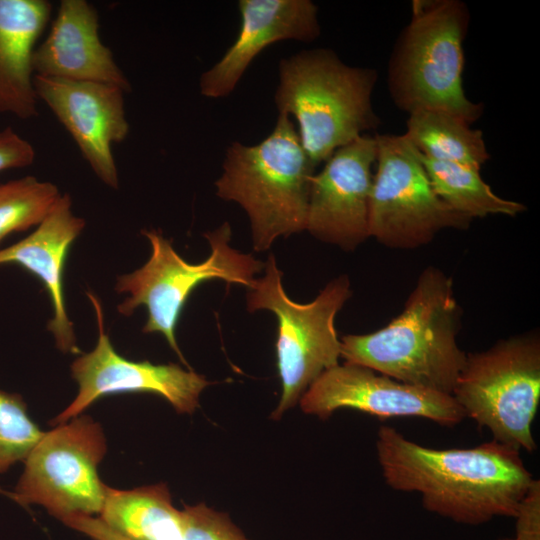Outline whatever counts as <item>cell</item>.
<instances>
[{
  "label": "cell",
  "mask_w": 540,
  "mask_h": 540,
  "mask_svg": "<svg viewBox=\"0 0 540 540\" xmlns=\"http://www.w3.org/2000/svg\"><path fill=\"white\" fill-rule=\"evenodd\" d=\"M50 15L47 0H0V113L38 115L31 58Z\"/></svg>",
  "instance_id": "ac0fdd59"
},
{
  "label": "cell",
  "mask_w": 540,
  "mask_h": 540,
  "mask_svg": "<svg viewBox=\"0 0 540 540\" xmlns=\"http://www.w3.org/2000/svg\"><path fill=\"white\" fill-rule=\"evenodd\" d=\"M470 14L459 0H414L409 24L401 32L388 68L395 105L407 113L440 110L472 124L483 105L465 94L463 42Z\"/></svg>",
  "instance_id": "5b68a950"
},
{
  "label": "cell",
  "mask_w": 540,
  "mask_h": 540,
  "mask_svg": "<svg viewBox=\"0 0 540 540\" xmlns=\"http://www.w3.org/2000/svg\"><path fill=\"white\" fill-rule=\"evenodd\" d=\"M301 410L321 419L339 409L380 417H420L454 426L466 416L454 397L409 385L370 368L344 362L324 371L300 398Z\"/></svg>",
  "instance_id": "7c38bea8"
},
{
  "label": "cell",
  "mask_w": 540,
  "mask_h": 540,
  "mask_svg": "<svg viewBox=\"0 0 540 540\" xmlns=\"http://www.w3.org/2000/svg\"><path fill=\"white\" fill-rule=\"evenodd\" d=\"M376 450L390 488L419 493L427 511L461 524L513 518L534 479L520 451L494 440L473 448L433 449L383 425Z\"/></svg>",
  "instance_id": "6da1fadb"
},
{
  "label": "cell",
  "mask_w": 540,
  "mask_h": 540,
  "mask_svg": "<svg viewBox=\"0 0 540 540\" xmlns=\"http://www.w3.org/2000/svg\"><path fill=\"white\" fill-rule=\"evenodd\" d=\"M107 452L101 425L79 415L44 432L25 459L11 497L20 505L37 504L62 519L100 514L108 486L98 475Z\"/></svg>",
  "instance_id": "30bf717a"
},
{
  "label": "cell",
  "mask_w": 540,
  "mask_h": 540,
  "mask_svg": "<svg viewBox=\"0 0 540 540\" xmlns=\"http://www.w3.org/2000/svg\"><path fill=\"white\" fill-rule=\"evenodd\" d=\"M498 540H515L514 538H502V539H498Z\"/></svg>",
  "instance_id": "83f0119b"
},
{
  "label": "cell",
  "mask_w": 540,
  "mask_h": 540,
  "mask_svg": "<svg viewBox=\"0 0 540 540\" xmlns=\"http://www.w3.org/2000/svg\"><path fill=\"white\" fill-rule=\"evenodd\" d=\"M69 194H61L46 218L26 238L0 250V265L17 264L44 285L52 306L47 329L63 353H79L73 323L64 299L63 271L74 240L85 227V220L72 212Z\"/></svg>",
  "instance_id": "e0dca14e"
},
{
  "label": "cell",
  "mask_w": 540,
  "mask_h": 540,
  "mask_svg": "<svg viewBox=\"0 0 540 540\" xmlns=\"http://www.w3.org/2000/svg\"><path fill=\"white\" fill-rule=\"evenodd\" d=\"M141 233L151 244V255L141 268L117 278L115 291L128 294L117 311L128 317L139 306H145L147 321L142 332L162 334L188 366L176 340V326L192 291L212 279L248 288L264 270L265 262L230 245L232 229L228 222L205 233L211 252L207 259L195 264L185 261L160 230Z\"/></svg>",
  "instance_id": "8992f818"
},
{
  "label": "cell",
  "mask_w": 540,
  "mask_h": 540,
  "mask_svg": "<svg viewBox=\"0 0 540 540\" xmlns=\"http://www.w3.org/2000/svg\"><path fill=\"white\" fill-rule=\"evenodd\" d=\"M462 309L442 270L419 275L402 312L383 328L341 338L345 362L397 381L452 395L467 354L458 346Z\"/></svg>",
  "instance_id": "7a4b0ae2"
},
{
  "label": "cell",
  "mask_w": 540,
  "mask_h": 540,
  "mask_svg": "<svg viewBox=\"0 0 540 540\" xmlns=\"http://www.w3.org/2000/svg\"><path fill=\"white\" fill-rule=\"evenodd\" d=\"M35 157L32 144L12 127L0 130V172L30 166Z\"/></svg>",
  "instance_id": "484cf974"
},
{
  "label": "cell",
  "mask_w": 540,
  "mask_h": 540,
  "mask_svg": "<svg viewBox=\"0 0 540 540\" xmlns=\"http://www.w3.org/2000/svg\"><path fill=\"white\" fill-rule=\"evenodd\" d=\"M404 134L427 158L481 169L490 155L481 130L451 113L417 110L409 114Z\"/></svg>",
  "instance_id": "ffe728a7"
},
{
  "label": "cell",
  "mask_w": 540,
  "mask_h": 540,
  "mask_svg": "<svg viewBox=\"0 0 540 540\" xmlns=\"http://www.w3.org/2000/svg\"><path fill=\"white\" fill-rule=\"evenodd\" d=\"M452 396L493 440L532 452V423L540 400V340L536 333L498 341L467 354Z\"/></svg>",
  "instance_id": "ba28073f"
},
{
  "label": "cell",
  "mask_w": 540,
  "mask_h": 540,
  "mask_svg": "<svg viewBox=\"0 0 540 540\" xmlns=\"http://www.w3.org/2000/svg\"><path fill=\"white\" fill-rule=\"evenodd\" d=\"M351 294L348 277L339 276L313 301L291 300L273 254L268 255L263 277L247 288V309L269 310L277 319L276 358L282 394L273 419H280L324 371L339 364L341 342L335 318Z\"/></svg>",
  "instance_id": "52a82bcc"
},
{
  "label": "cell",
  "mask_w": 540,
  "mask_h": 540,
  "mask_svg": "<svg viewBox=\"0 0 540 540\" xmlns=\"http://www.w3.org/2000/svg\"><path fill=\"white\" fill-rule=\"evenodd\" d=\"M420 157L435 193L458 213L473 220L488 215L514 217L526 210L522 203L496 195L480 169Z\"/></svg>",
  "instance_id": "44dd1931"
},
{
  "label": "cell",
  "mask_w": 540,
  "mask_h": 540,
  "mask_svg": "<svg viewBox=\"0 0 540 540\" xmlns=\"http://www.w3.org/2000/svg\"><path fill=\"white\" fill-rule=\"evenodd\" d=\"M81 532L92 540H130L112 530L97 517L85 519L81 525Z\"/></svg>",
  "instance_id": "4316f807"
},
{
  "label": "cell",
  "mask_w": 540,
  "mask_h": 540,
  "mask_svg": "<svg viewBox=\"0 0 540 540\" xmlns=\"http://www.w3.org/2000/svg\"><path fill=\"white\" fill-rule=\"evenodd\" d=\"M369 202V237L395 249L426 245L443 229L472 221L433 190L419 151L402 135L378 134Z\"/></svg>",
  "instance_id": "9c48e42d"
},
{
  "label": "cell",
  "mask_w": 540,
  "mask_h": 540,
  "mask_svg": "<svg viewBox=\"0 0 540 540\" xmlns=\"http://www.w3.org/2000/svg\"><path fill=\"white\" fill-rule=\"evenodd\" d=\"M33 83L38 99L70 133L96 176L117 189L118 171L111 148L129 133L125 91L107 83L38 75H34Z\"/></svg>",
  "instance_id": "5bb4252c"
},
{
  "label": "cell",
  "mask_w": 540,
  "mask_h": 540,
  "mask_svg": "<svg viewBox=\"0 0 540 540\" xmlns=\"http://www.w3.org/2000/svg\"><path fill=\"white\" fill-rule=\"evenodd\" d=\"M375 136L362 135L338 148L311 178L306 230L351 251L369 238Z\"/></svg>",
  "instance_id": "4fadbf2b"
},
{
  "label": "cell",
  "mask_w": 540,
  "mask_h": 540,
  "mask_svg": "<svg viewBox=\"0 0 540 540\" xmlns=\"http://www.w3.org/2000/svg\"><path fill=\"white\" fill-rule=\"evenodd\" d=\"M513 518L515 540H540V480H532Z\"/></svg>",
  "instance_id": "d4e9b609"
},
{
  "label": "cell",
  "mask_w": 540,
  "mask_h": 540,
  "mask_svg": "<svg viewBox=\"0 0 540 540\" xmlns=\"http://www.w3.org/2000/svg\"><path fill=\"white\" fill-rule=\"evenodd\" d=\"M43 434L22 396L0 389V474L25 461Z\"/></svg>",
  "instance_id": "603a6c76"
},
{
  "label": "cell",
  "mask_w": 540,
  "mask_h": 540,
  "mask_svg": "<svg viewBox=\"0 0 540 540\" xmlns=\"http://www.w3.org/2000/svg\"><path fill=\"white\" fill-rule=\"evenodd\" d=\"M181 516L183 540H249L228 514L204 503L185 505Z\"/></svg>",
  "instance_id": "cb8c5ba5"
},
{
  "label": "cell",
  "mask_w": 540,
  "mask_h": 540,
  "mask_svg": "<svg viewBox=\"0 0 540 540\" xmlns=\"http://www.w3.org/2000/svg\"><path fill=\"white\" fill-rule=\"evenodd\" d=\"M98 30L93 5L86 0H62L49 34L32 53L34 75L107 83L130 92V82Z\"/></svg>",
  "instance_id": "2e32d148"
},
{
  "label": "cell",
  "mask_w": 540,
  "mask_h": 540,
  "mask_svg": "<svg viewBox=\"0 0 540 540\" xmlns=\"http://www.w3.org/2000/svg\"><path fill=\"white\" fill-rule=\"evenodd\" d=\"M315 168L291 118L278 114L273 130L258 144L235 141L227 147L216 195L244 209L253 248L265 251L277 238L306 230Z\"/></svg>",
  "instance_id": "277c9868"
},
{
  "label": "cell",
  "mask_w": 540,
  "mask_h": 540,
  "mask_svg": "<svg viewBox=\"0 0 540 540\" xmlns=\"http://www.w3.org/2000/svg\"><path fill=\"white\" fill-rule=\"evenodd\" d=\"M58 187L34 176L0 184V243L13 232L38 226L60 196Z\"/></svg>",
  "instance_id": "7402d4cb"
},
{
  "label": "cell",
  "mask_w": 540,
  "mask_h": 540,
  "mask_svg": "<svg viewBox=\"0 0 540 540\" xmlns=\"http://www.w3.org/2000/svg\"><path fill=\"white\" fill-rule=\"evenodd\" d=\"M0 492H2V490L0 489Z\"/></svg>",
  "instance_id": "f1b7e54d"
},
{
  "label": "cell",
  "mask_w": 540,
  "mask_h": 540,
  "mask_svg": "<svg viewBox=\"0 0 540 540\" xmlns=\"http://www.w3.org/2000/svg\"><path fill=\"white\" fill-rule=\"evenodd\" d=\"M240 28L224 55L199 79L201 95H230L254 58L283 40L312 42L321 33L318 7L310 0H239Z\"/></svg>",
  "instance_id": "9a60e30c"
},
{
  "label": "cell",
  "mask_w": 540,
  "mask_h": 540,
  "mask_svg": "<svg viewBox=\"0 0 540 540\" xmlns=\"http://www.w3.org/2000/svg\"><path fill=\"white\" fill-rule=\"evenodd\" d=\"M87 296L96 314L98 339L95 348L77 357L71 374L78 384L74 400L51 422L63 424L79 416L98 399L119 393H153L166 399L180 414H192L199 406V397L210 382L178 364H153L131 361L114 349L106 333L100 300Z\"/></svg>",
  "instance_id": "8fae6325"
},
{
  "label": "cell",
  "mask_w": 540,
  "mask_h": 540,
  "mask_svg": "<svg viewBox=\"0 0 540 540\" xmlns=\"http://www.w3.org/2000/svg\"><path fill=\"white\" fill-rule=\"evenodd\" d=\"M377 77L374 69L349 66L327 48L301 50L279 61L278 114L296 119L315 166L379 125L372 106Z\"/></svg>",
  "instance_id": "3957f363"
},
{
  "label": "cell",
  "mask_w": 540,
  "mask_h": 540,
  "mask_svg": "<svg viewBox=\"0 0 540 540\" xmlns=\"http://www.w3.org/2000/svg\"><path fill=\"white\" fill-rule=\"evenodd\" d=\"M99 518L130 540H183L181 510L164 483L130 490L108 487Z\"/></svg>",
  "instance_id": "d6986e66"
}]
</instances>
